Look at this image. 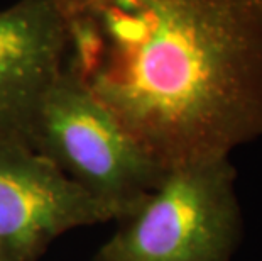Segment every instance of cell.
<instances>
[{"label": "cell", "instance_id": "6da1fadb", "mask_svg": "<svg viewBox=\"0 0 262 261\" xmlns=\"http://www.w3.org/2000/svg\"><path fill=\"white\" fill-rule=\"evenodd\" d=\"M63 68L169 171L262 139V0H49Z\"/></svg>", "mask_w": 262, "mask_h": 261}, {"label": "cell", "instance_id": "7a4b0ae2", "mask_svg": "<svg viewBox=\"0 0 262 261\" xmlns=\"http://www.w3.org/2000/svg\"><path fill=\"white\" fill-rule=\"evenodd\" d=\"M230 158L166 171L93 261H230L242 214Z\"/></svg>", "mask_w": 262, "mask_h": 261}, {"label": "cell", "instance_id": "3957f363", "mask_svg": "<svg viewBox=\"0 0 262 261\" xmlns=\"http://www.w3.org/2000/svg\"><path fill=\"white\" fill-rule=\"evenodd\" d=\"M27 144L102 204L114 220L129 215L166 173L64 68L39 104Z\"/></svg>", "mask_w": 262, "mask_h": 261}, {"label": "cell", "instance_id": "277c9868", "mask_svg": "<svg viewBox=\"0 0 262 261\" xmlns=\"http://www.w3.org/2000/svg\"><path fill=\"white\" fill-rule=\"evenodd\" d=\"M114 220L24 141H0V261H36L59 236Z\"/></svg>", "mask_w": 262, "mask_h": 261}, {"label": "cell", "instance_id": "5b68a950", "mask_svg": "<svg viewBox=\"0 0 262 261\" xmlns=\"http://www.w3.org/2000/svg\"><path fill=\"white\" fill-rule=\"evenodd\" d=\"M63 65V32L49 0H17L0 10V141L27 143Z\"/></svg>", "mask_w": 262, "mask_h": 261}]
</instances>
